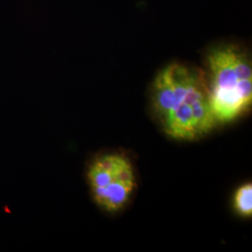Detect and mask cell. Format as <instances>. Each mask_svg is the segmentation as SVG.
Wrapping results in <instances>:
<instances>
[{
    "instance_id": "6da1fadb",
    "label": "cell",
    "mask_w": 252,
    "mask_h": 252,
    "mask_svg": "<svg viewBox=\"0 0 252 252\" xmlns=\"http://www.w3.org/2000/svg\"><path fill=\"white\" fill-rule=\"evenodd\" d=\"M152 101L163 131L175 139H197L218 125L206 73L197 67L180 63L165 66L154 80Z\"/></svg>"
},
{
    "instance_id": "7a4b0ae2",
    "label": "cell",
    "mask_w": 252,
    "mask_h": 252,
    "mask_svg": "<svg viewBox=\"0 0 252 252\" xmlns=\"http://www.w3.org/2000/svg\"><path fill=\"white\" fill-rule=\"evenodd\" d=\"M210 105L218 124L233 122L252 104V65L240 47L220 45L207 56Z\"/></svg>"
},
{
    "instance_id": "3957f363",
    "label": "cell",
    "mask_w": 252,
    "mask_h": 252,
    "mask_svg": "<svg viewBox=\"0 0 252 252\" xmlns=\"http://www.w3.org/2000/svg\"><path fill=\"white\" fill-rule=\"evenodd\" d=\"M86 174L93 200L108 212L123 209L136 187L133 164L123 154L108 153L94 159Z\"/></svg>"
},
{
    "instance_id": "277c9868",
    "label": "cell",
    "mask_w": 252,
    "mask_h": 252,
    "mask_svg": "<svg viewBox=\"0 0 252 252\" xmlns=\"http://www.w3.org/2000/svg\"><path fill=\"white\" fill-rule=\"evenodd\" d=\"M234 210L245 218L252 216V184L245 183L235 190L234 195Z\"/></svg>"
}]
</instances>
